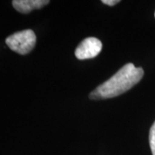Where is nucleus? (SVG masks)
I'll return each instance as SVG.
<instances>
[{
    "instance_id": "obj_1",
    "label": "nucleus",
    "mask_w": 155,
    "mask_h": 155,
    "mask_svg": "<svg viewBox=\"0 0 155 155\" xmlns=\"http://www.w3.org/2000/svg\"><path fill=\"white\" fill-rule=\"evenodd\" d=\"M143 75L144 70L141 67H135L132 63H127L110 78L92 91L89 97L101 100L120 96L138 84Z\"/></svg>"
},
{
    "instance_id": "obj_2",
    "label": "nucleus",
    "mask_w": 155,
    "mask_h": 155,
    "mask_svg": "<svg viewBox=\"0 0 155 155\" xmlns=\"http://www.w3.org/2000/svg\"><path fill=\"white\" fill-rule=\"evenodd\" d=\"M5 42L12 51L24 55L33 50L36 43V36L33 30L25 29L8 36Z\"/></svg>"
},
{
    "instance_id": "obj_3",
    "label": "nucleus",
    "mask_w": 155,
    "mask_h": 155,
    "mask_svg": "<svg viewBox=\"0 0 155 155\" xmlns=\"http://www.w3.org/2000/svg\"><path fill=\"white\" fill-rule=\"evenodd\" d=\"M103 45L96 37H87L83 40L75 50V56L78 60L92 59L99 54Z\"/></svg>"
},
{
    "instance_id": "obj_4",
    "label": "nucleus",
    "mask_w": 155,
    "mask_h": 155,
    "mask_svg": "<svg viewBox=\"0 0 155 155\" xmlns=\"http://www.w3.org/2000/svg\"><path fill=\"white\" fill-rule=\"evenodd\" d=\"M48 0H14L12 5L18 12L27 14L34 10H38L48 5Z\"/></svg>"
},
{
    "instance_id": "obj_5",
    "label": "nucleus",
    "mask_w": 155,
    "mask_h": 155,
    "mask_svg": "<svg viewBox=\"0 0 155 155\" xmlns=\"http://www.w3.org/2000/svg\"><path fill=\"white\" fill-rule=\"evenodd\" d=\"M149 144L153 155H155V122L152 125L149 131Z\"/></svg>"
},
{
    "instance_id": "obj_6",
    "label": "nucleus",
    "mask_w": 155,
    "mask_h": 155,
    "mask_svg": "<svg viewBox=\"0 0 155 155\" xmlns=\"http://www.w3.org/2000/svg\"><path fill=\"white\" fill-rule=\"evenodd\" d=\"M102 3L106 5L113 6L116 5V4H118V3H120V0H103Z\"/></svg>"
},
{
    "instance_id": "obj_7",
    "label": "nucleus",
    "mask_w": 155,
    "mask_h": 155,
    "mask_svg": "<svg viewBox=\"0 0 155 155\" xmlns=\"http://www.w3.org/2000/svg\"><path fill=\"white\" fill-rule=\"evenodd\" d=\"M154 16H155V14H154Z\"/></svg>"
}]
</instances>
